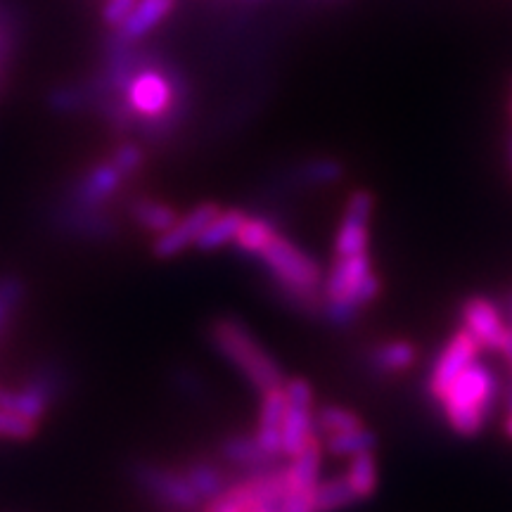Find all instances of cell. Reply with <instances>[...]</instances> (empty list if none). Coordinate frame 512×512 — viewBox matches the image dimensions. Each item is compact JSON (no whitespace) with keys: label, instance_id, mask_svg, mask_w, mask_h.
Returning a JSON list of instances; mask_svg holds the SVG:
<instances>
[{"label":"cell","instance_id":"6da1fadb","mask_svg":"<svg viewBox=\"0 0 512 512\" xmlns=\"http://www.w3.org/2000/svg\"><path fill=\"white\" fill-rule=\"evenodd\" d=\"M110 83L121 93V114L117 124L140 121L145 126H169L178 105V88L164 69L133 67V60H114Z\"/></svg>","mask_w":512,"mask_h":512},{"label":"cell","instance_id":"7a4b0ae2","mask_svg":"<svg viewBox=\"0 0 512 512\" xmlns=\"http://www.w3.org/2000/svg\"><path fill=\"white\" fill-rule=\"evenodd\" d=\"M380 297V278L373 271L368 252L335 256V264L323 280V304L332 323H349L363 306Z\"/></svg>","mask_w":512,"mask_h":512},{"label":"cell","instance_id":"3957f363","mask_svg":"<svg viewBox=\"0 0 512 512\" xmlns=\"http://www.w3.org/2000/svg\"><path fill=\"white\" fill-rule=\"evenodd\" d=\"M496 389V375L489 366L475 361L465 368L437 399L451 430L460 437H477L494 411Z\"/></svg>","mask_w":512,"mask_h":512},{"label":"cell","instance_id":"277c9868","mask_svg":"<svg viewBox=\"0 0 512 512\" xmlns=\"http://www.w3.org/2000/svg\"><path fill=\"white\" fill-rule=\"evenodd\" d=\"M209 337L216 351L240 370V375L252 384L256 392L285 384V373L278 361L261 347L259 339L240 320L219 318L209 325Z\"/></svg>","mask_w":512,"mask_h":512},{"label":"cell","instance_id":"5b68a950","mask_svg":"<svg viewBox=\"0 0 512 512\" xmlns=\"http://www.w3.org/2000/svg\"><path fill=\"white\" fill-rule=\"evenodd\" d=\"M259 259L292 302L304 306H316L323 302V268L292 240L278 233L264 247Z\"/></svg>","mask_w":512,"mask_h":512},{"label":"cell","instance_id":"8992f818","mask_svg":"<svg viewBox=\"0 0 512 512\" xmlns=\"http://www.w3.org/2000/svg\"><path fill=\"white\" fill-rule=\"evenodd\" d=\"M133 479L145 494H150L159 505L176 512H192L202 505L183 470L155 463H138L133 467Z\"/></svg>","mask_w":512,"mask_h":512},{"label":"cell","instance_id":"52a82bcc","mask_svg":"<svg viewBox=\"0 0 512 512\" xmlns=\"http://www.w3.org/2000/svg\"><path fill=\"white\" fill-rule=\"evenodd\" d=\"M287 411L283 420V456L292 458L316 434L313 427V389L304 377L285 382Z\"/></svg>","mask_w":512,"mask_h":512},{"label":"cell","instance_id":"ba28073f","mask_svg":"<svg viewBox=\"0 0 512 512\" xmlns=\"http://www.w3.org/2000/svg\"><path fill=\"white\" fill-rule=\"evenodd\" d=\"M479 349H482L479 342L465 328H460L458 332H453V335L448 337L444 349L439 351L437 361H434L430 377H427V389H430L434 399H439V396L451 387V382L456 380L465 368H470L472 363L477 361Z\"/></svg>","mask_w":512,"mask_h":512},{"label":"cell","instance_id":"9c48e42d","mask_svg":"<svg viewBox=\"0 0 512 512\" xmlns=\"http://www.w3.org/2000/svg\"><path fill=\"white\" fill-rule=\"evenodd\" d=\"M460 320H463V328L477 339L479 347L498 351V354H501L512 335V328L508 320L503 318L501 309L486 297L467 299L463 309H460Z\"/></svg>","mask_w":512,"mask_h":512},{"label":"cell","instance_id":"30bf717a","mask_svg":"<svg viewBox=\"0 0 512 512\" xmlns=\"http://www.w3.org/2000/svg\"><path fill=\"white\" fill-rule=\"evenodd\" d=\"M221 207L214 202H202L197 207H192L188 214L178 216L174 226L164 230L162 235H157L152 242V254L157 259H174V256L183 254L185 249L195 247L200 240L202 230L209 226V221L219 214Z\"/></svg>","mask_w":512,"mask_h":512},{"label":"cell","instance_id":"8fae6325","mask_svg":"<svg viewBox=\"0 0 512 512\" xmlns=\"http://www.w3.org/2000/svg\"><path fill=\"white\" fill-rule=\"evenodd\" d=\"M373 195L366 190H356L349 197L342 221L335 235V256H354L368 252L370 216H373Z\"/></svg>","mask_w":512,"mask_h":512},{"label":"cell","instance_id":"7c38bea8","mask_svg":"<svg viewBox=\"0 0 512 512\" xmlns=\"http://www.w3.org/2000/svg\"><path fill=\"white\" fill-rule=\"evenodd\" d=\"M57 380H60V377L55 373L43 370V373L31 377L29 382H24L19 389H8V392H5L3 408L24 415V418L34 422H41V418L48 413V408L53 406L57 396Z\"/></svg>","mask_w":512,"mask_h":512},{"label":"cell","instance_id":"4fadbf2b","mask_svg":"<svg viewBox=\"0 0 512 512\" xmlns=\"http://www.w3.org/2000/svg\"><path fill=\"white\" fill-rule=\"evenodd\" d=\"M287 411V392L285 384L280 387L266 389L261 392V406H259V422H256L254 439L264 448L268 458L283 456V420Z\"/></svg>","mask_w":512,"mask_h":512},{"label":"cell","instance_id":"5bb4252c","mask_svg":"<svg viewBox=\"0 0 512 512\" xmlns=\"http://www.w3.org/2000/svg\"><path fill=\"white\" fill-rule=\"evenodd\" d=\"M176 0H138L136 8L126 17V22L117 29V43L128 46V43L138 41L157 29L166 17L174 10Z\"/></svg>","mask_w":512,"mask_h":512},{"label":"cell","instance_id":"9a60e30c","mask_svg":"<svg viewBox=\"0 0 512 512\" xmlns=\"http://www.w3.org/2000/svg\"><path fill=\"white\" fill-rule=\"evenodd\" d=\"M323 439L318 434L306 441L302 451H297L290 458V465L285 467L287 482H290L294 489H304V491H316V486L320 482V467H323Z\"/></svg>","mask_w":512,"mask_h":512},{"label":"cell","instance_id":"2e32d148","mask_svg":"<svg viewBox=\"0 0 512 512\" xmlns=\"http://www.w3.org/2000/svg\"><path fill=\"white\" fill-rule=\"evenodd\" d=\"M131 219L140 230L150 235H162L169 230L178 219V211L162 200H152V197H138L131 204Z\"/></svg>","mask_w":512,"mask_h":512},{"label":"cell","instance_id":"e0dca14e","mask_svg":"<svg viewBox=\"0 0 512 512\" xmlns=\"http://www.w3.org/2000/svg\"><path fill=\"white\" fill-rule=\"evenodd\" d=\"M247 219V214L242 209H223L214 219L209 221V226L202 230L200 240H197V249L200 252H216V249L226 247L228 242L235 240L242 221Z\"/></svg>","mask_w":512,"mask_h":512},{"label":"cell","instance_id":"ac0fdd59","mask_svg":"<svg viewBox=\"0 0 512 512\" xmlns=\"http://www.w3.org/2000/svg\"><path fill=\"white\" fill-rule=\"evenodd\" d=\"M183 472L185 477H188V482L192 484V489H195V494L200 496L202 505L209 503L211 498L223 494V491L230 486V479L226 472H223L219 465L207 463V460H195V463L185 465Z\"/></svg>","mask_w":512,"mask_h":512},{"label":"cell","instance_id":"d6986e66","mask_svg":"<svg viewBox=\"0 0 512 512\" xmlns=\"http://www.w3.org/2000/svg\"><path fill=\"white\" fill-rule=\"evenodd\" d=\"M221 453L228 463L249 472L266 470V467H271L273 463V458L266 456L264 448L259 446V441L254 437H242V434L240 437H228V441L221 448Z\"/></svg>","mask_w":512,"mask_h":512},{"label":"cell","instance_id":"ffe728a7","mask_svg":"<svg viewBox=\"0 0 512 512\" xmlns=\"http://www.w3.org/2000/svg\"><path fill=\"white\" fill-rule=\"evenodd\" d=\"M418 358V349H415L413 342L408 339H389V342L380 344L373 351V366L380 370V373L394 375V373H403L408 370Z\"/></svg>","mask_w":512,"mask_h":512},{"label":"cell","instance_id":"44dd1931","mask_svg":"<svg viewBox=\"0 0 512 512\" xmlns=\"http://www.w3.org/2000/svg\"><path fill=\"white\" fill-rule=\"evenodd\" d=\"M347 482L351 484V489H354L358 501H363V498H370L375 494L377 482H380L375 451H361L349 458Z\"/></svg>","mask_w":512,"mask_h":512},{"label":"cell","instance_id":"7402d4cb","mask_svg":"<svg viewBox=\"0 0 512 512\" xmlns=\"http://www.w3.org/2000/svg\"><path fill=\"white\" fill-rule=\"evenodd\" d=\"M358 503V498L347 482V477L320 479L316 491H313V505L316 512H337Z\"/></svg>","mask_w":512,"mask_h":512},{"label":"cell","instance_id":"603a6c76","mask_svg":"<svg viewBox=\"0 0 512 512\" xmlns=\"http://www.w3.org/2000/svg\"><path fill=\"white\" fill-rule=\"evenodd\" d=\"M275 235H278V230H275L271 219H266V216H247L233 242L238 245L240 252L259 256Z\"/></svg>","mask_w":512,"mask_h":512},{"label":"cell","instance_id":"cb8c5ba5","mask_svg":"<svg viewBox=\"0 0 512 512\" xmlns=\"http://www.w3.org/2000/svg\"><path fill=\"white\" fill-rule=\"evenodd\" d=\"M323 446L330 456L351 458L361 451H375L377 439L373 432L366 430V427H356V430L337 432V434H330V437H323Z\"/></svg>","mask_w":512,"mask_h":512},{"label":"cell","instance_id":"d4e9b609","mask_svg":"<svg viewBox=\"0 0 512 512\" xmlns=\"http://www.w3.org/2000/svg\"><path fill=\"white\" fill-rule=\"evenodd\" d=\"M313 427H316V434L320 439L330 437V434L356 430V427H363L361 415L349 411L344 406H323L313 413Z\"/></svg>","mask_w":512,"mask_h":512},{"label":"cell","instance_id":"484cf974","mask_svg":"<svg viewBox=\"0 0 512 512\" xmlns=\"http://www.w3.org/2000/svg\"><path fill=\"white\" fill-rule=\"evenodd\" d=\"M24 302V285L15 275H3L0 278V342H3L5 332L10 330L12 320H15L19 306Z\"/></svg>","mask_w":512,"mask_h":512},{"label":"cell","instance_id":"4316f807","mask_svg":"<svg viewBox=\"0 0 512 512\" xmlns=\"http://www.w3.org/2000/svg\"><path fill=\"white\" fill-rule=\"evenodd\" d=\"M38 432V422L24 418L8 408H0V439L27 441Z\"/></svg>","mask_w":512,"mask_h":512},{"label":"cell","instance_id":"83f0119b","mask_svg":"<svg viewBox=\"0 0 512 512\" xmlns=\"http://www.w3.org/2000/svg\"><path fill=\"white\" fill-rule=\"evenodd\" d=\"M304 181L311 185H325V183H335L342 178V166L332 159H313L304 166Z\"/></svg>","mask_w":512,"mask_h":512},{"label":"cell","instance_id":"f1b7e54d","mask_svg":"<svg viewBox=\"0 0 512 512\" xmlns=\"http://www.w3.org/2000/svg\"><path fill=\"white\" fill-rule=\"evenodd\" d=\"M112 162L117 164L128 178H131L136 171H140V166H143L145 152L143 147L136 143H121L117 150L112 152Z\"/></svg>","mask_w":512,"mask_h":512},{"label":"cell","instance_id":"f546056e","mask_svg":"<svg viewBox=\"0 0 512 512\" xmlns=\"http://www.w3.org/2000/svg\"><path fill=\"white\" fill-rule=\"evenodd\" d=\"M138 0H107L105 8H102V19H105L107 27L119 29L126 22V17L131 15L136 8Z\"/></svg>","mask_w":512,"mask_h":512},{"label":"cell","instance_id":"4dcf8cb0","mask_svg":"<svg viewBox=\"0 0 512 512\" xmlns=\"http://www.w3.org/2000/svg\"><path fill=\"white\" fill-rule=\"evenodd\" d=\"M505 311H508V325L512 328V292L508 294V304H505Z\"/></svg>","mask_w":512,"mask_h":512},{"label":"cell","instance_id":"1f68e13d","mask_svg":"<svg viewBox=\"0 0 512 512\" xmlns=\"http://www.w3.org/2000/svg\"><path fill=\"white\" fill-rule=\"evenodd\" d=\"M505 434H508V437L512 439V413H508V418H505Z\"/></svg>","mask_w":512,"mask_h":512},{"label":"cell","instance_id":"d6a6232c","mask_svg":"<svg viewBox=\"0 0 512 512\" xmlns=\"http://www.w3.org/2000/svg\"><path fill=\"white\" fill-rule=\"evenodd\" d=\"M505 406H508V413H512V387L508 389V394H505Z\"/></svg>","mask_w":512,"mask_h":512}]
</instances>
